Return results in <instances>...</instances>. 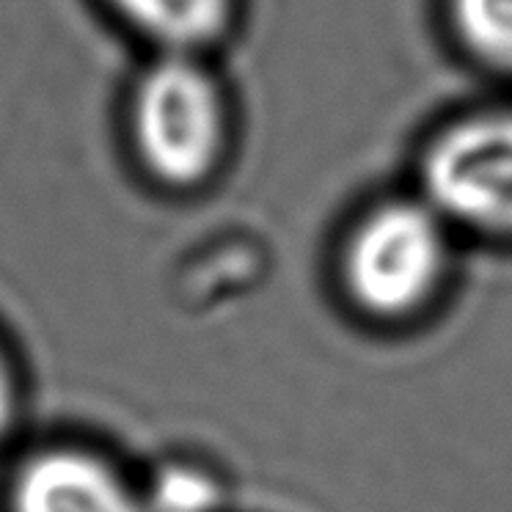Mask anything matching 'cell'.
<instances>
[{"instance_id": "cell-1", "label": "cell", "mask_w": 512, "mask_h": 512, "mask_svg": "<svg viewBox=\"0 0 512 512\" xmlns=\"http://www.w3.org/2000/svg\"><path fill=\"white\" fill-rule=\"evenodd\" d=\"M449 229L424 199H391L372 207L342 251L350 301L378 320H402L424 309L446 276Z\"/></svg>"}, {"instance_id": "cell-2", "label": "cell", "mask_w": 512, "mask_h": 512, "mask_svg": "<svg viewBox=\"0 0 512 512\" xmlns=\"http://www.w3.org/2000/svg\"><path fill=\"white\" fill-rule=\"evenodd\" d=\"M135 144L146 168L171 188L210 177L226 141V116L212 78L182 53L149 69L133 108Z\"/></svg>"}, {"instance_id": "cell-3", "label": "cell", "mask_w": 512, "mask_h": 512, "mask_svg": "<svg viewBox=\"0 0 512 512\" xmlns=\"http://www.w3.org/2000/svg\"><path fill=\"white\" fill-rule=\"evenodd\" d=\"M422 199L449 226L512 237V111L446 127L424 152Z\"/></svg>"}, {"instance_id": "cell-4", "label": "cell", "mask_w": 512, "mask_h": 512, "mask_svg": "<svg viewBox=\"0 0 512 512\" xmlns=\"http://www.w3.org/2000/svg\"><path fill=\"white\" fill-rule=\"evenodd\" d=\"M12 512H149L122 474L78 449H47L25 460L12 485Z\"/></svg>"}, {"instance_id": "cell-5", "label": "cell", "mask_w": 512, "mask_h": 512, "mask_svg": "<svg viewBox=\"0 0 512 512\" xmlns=\"http://www.w3.org/2000/svg\"><path fill=\"white\" fill-rule=\"evenodd\" d=\"M141 31L171 53H188L221 34L229 0H113Z\"/></svg>"}, {"instance_id": "cell-6", "label": "cell", "mask_w": 512, "mask_h": 512, "mask_svg": "<svg viewBox=\"0 0 512 512\" xmlns=\"http://www.w3.org/2000/svg\"><path fill=\"white\" fill-rule=\"evenodd\" d=\"M455 25L474 56L512 69V0H455Z\"/></svg>"}, {"instance_id": "cell-7", "label": "cell", "mask_w": 512, "mask_h": 512, "mask_svg": "<svg viewBox=\"0 0 512 512\" xmlns=\"http://www.w3.org/2000/svg\"><path fill=\"white\" fill-rule=\"evenodd\" d=\"M149 512H212L218 507L215 479L193 466H168L144 496Z\"/></svg>"}, {"instance_id": "cell-8", "label": "cell", "mask_w": 512, "mask_h": 512, "mask_svg": "<svg viewBox=\"0 0 512 512\" xmlns=\"http://www.w3.org/2000/svg\"><path fill=\"white\" fill-rule=\"evenodd\" d=\"M14 419V383L9 375V367L0 358V433L9 430Z\"/></svg>"}]
</instances>
